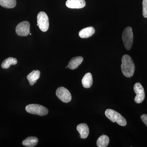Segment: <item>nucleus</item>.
I'll list each match as a JSON object with an SVG mask.
<instances>
[{"instance_id": "f03ea898", "label": "nucleus", "mask_w": 147, "mask_h": 147, "mask_svg": "<svg viewBox=\"0 0 147 147\" xmlns=\"http://www.w3.org/2000/svg\"><path fill=\"white\" fill-rule=\"evenodd\" d=\"M106 117L113 123L117 122L119 125L125 126L126 125L127 121L123 116L120 114L112 109H107L105 111Z\"/></svg>"}, {"instance_id": "f257e3e1", "label": "nucleus", "mask_w": 147, "mask_h": 147, "mask_svg": "<svg viewBox=\"0 0 147 147\" xmlns=\"http://www.w3.org/2000/svg\"><path fill=\"white\" fill-rule=\"evenodd\" d=\"M121 65L122 72L125 77L130 78L133 76L135 71V65L131 57L124 55L122 58Z\"/></svg>"}, {"instance_id": "4468645a", "label": "nucleus", "mask_w": 147, "mask_h": 147, "mask_svg": "<svg viewBox=\"0 0 147 147\" xmlns=\"http://www.w3.org/2000/svg\"><path fill=\"white\" fill-rule=\"evenodd\" d=\"M82 84L84 88H89L93 84L92 76L90 73H87L84 75L82 80Z\"/></svg>"}, {"instance_id": "ddd939ff", "label": "nucleus", "mask_w": 147, "mask_h": 147, "mask_svg": "<svg viewBox=\"0 0 147 147\" xmlns=\"http://www.w3.org/2000/svg\"><path fill=\"white\" fill-rule=\"evenodd\" d=\"M40 76V71L39 70H33L27 76L30 86H33L36 81L39 79Z\"/></svg>"}, {"instance_id": "39448f33", "label": "nucleus", "mask_w": 147, "mask_h": 147, "mask_svg": "<svg viewBox=\"0 0 147 147\" xmlns=\"http://www.w3.org/2000/svg\"><path fill=\"white\" fill-rule=\"evenodd\" d=\"M37 24L41 31H47L49 29V18L47 14L44 11H40L38 14Z\"/></svg>"}, {"instance_id": "f8f14e48", "label": "nucleus", "mask_w": 147, "mask_h": 147, "mask_svg": "<svg viewBox=\"0 0 147 147\" xmlns=\"http://www.w3.org/2000/svg\"><path fill=\"white\" fill-rule=\"evenodd\" d=\"M83 60V58L80 56L72 58L69 62L68 68L71 69H76L82 63Z\"/></svg>"}, {"instance_id": "aec40b11", "label": "nucleus", "mask_w": 147, "mask_h": 147, "mask_svg": "<svg viewBox=\"0 0 147 147\" xmlns=\"http://www.w3.org/2000/svg\"><path fill=\"white\" fill-rule=\"evenodd\" d=\"M141 119L145 125L147 127V115L144 114L141 116Z\"/></svg>"}, {"instance_id": "dca6fc26", "label": "nucleus", "mask_w": 147, "mask_h": 147, "mask_svg": "<svg viewBox=\"0 0 147 147\" xmlns=\"http://www.w3.org/2000/svg\"><path fill=\"white\" fill-rule=\"evenodd\" d=\"M110 142V139L107 135L102 134L98 139L96 144L98 147H106L108 146Z\"/></svg>"}, {"instance_id": "f3484780", "label": "nucleus", "mask_w": 147, "mask_h": 147, "mask_svg": "<svg viewBox=\"0 0 147 147\" xmlns=\"http://www.w3.org/2000/svg\"><path fill=\"white\" fill-rule=\"evenodd\" d=\"M17 60L16 58L9 57L6 59L1 64V67L3 69H8L11 65H14L17 63Z\"/></svg>"}, {"instance_id": "9d476101", "label": "nucleus", "mask_w": 147, "mask_h": 147, "mask_svg": "<svg viewBox=\"0 0 147 147\" xmlns=\"http://www.w3.org/2000/svg\"><path fill=\"white\" fill-rule=\"evenodd\" d=\"M76 129L80 134V137L82 139H86L88 136L89 129L86 124H80L77 126Z\"/></svg>"}, {"instance_id": "4be33fe9", "label": "nucleus", "mask_w": 147, "mask_h": 147, "mask_svg": "<svg viewBox=\"0 0 147 147\" xmlns=\"http://www.w3.org/2000/svg\"><path fill=\"white\" fill-rule=\"evenodd\" d=\"M29 34H30V35H31V33H30Z\"/></svg>"}, {"instance_id": "20e7f679", "label": "nucleus", "mask_w": 147, "mask_h": 147, "mask_svg": "<svg viewBox=\"0 0 147 147\" xmlns=\"http://www.w3.org/2000/svg\"><path fill=\"white\" fill-rule=\"evenodd\" d=\"M122 38L125 49L130 50L132 47L133 41V32L131 27H127L124 29Z\"/></svg>"}, {"instance_id": "412c9836", "label": "nucleus", "mask_w": 147, "mask_h": 147, "mask_svg": "<svg viewBox=\"0 0 147 147\" xmlns=\"http://www.w3.org/2000/svg\"><path fill=\"white\" fill-rule=\"evenodd\" d=\"M68 66H66V68H68Z\"/></svg>"}, {"instance_id": "9b49d317", "label": "nucleus", "mask_w": 147, "mask_h": 147, "mask_svg": "<svg viewBox=\"0 0 147 147\" xmlns=\"http://www.w3.org/2000/svg\"><path fill=\"white\" fill-rule=\"evenodd\" d=\"M94 32L95 30L93 27H87L82 29L79 32V36L81 38H88L94 34Z\"/></svg>"}, {"instance_id": "7ed1b4c3", "label": "nucleus", "mask_w": 147, "mask_h": 147, "mask_svg": "<svg viewBox=\"0 0 147 147\" xmlns=\"http://www.w3.org/2000/svg\"><path fill=\"white\" fill-rule=\"evenodd\" d=\"M26 110L30 114L40 116L46 115L48 113L47 108L38 104H30L26 106Z\"/></svg>"}, {"instance_id": "1a4fd4ad", "label": "nucleus", "mask_w": 147, "mask_h": 147, "mask_svg": "<svg viewBox=\"0 0 147 147\" xmlns=\"http://www.w3.org/2000/svg\"><path fill=\"white\" fill-rule=\"evenodd\" d=\"M85 0H67L66 5L67 7L71 9H81L86 6Z\"/></svg>"}, {"instance_id": "a211bd4d", "label": "nucleus", "mask_w": 147, "mask_h": 147, "mask_svg": "<svg viewBox=\"0 0 147 147\" xmlns=\"http://www.w3.org/2000/svg\"><path fill=\"white\" fill-rule=\"evenodd\" d=\"M16 4V0H0V5L4 8H14Z\"/></svg>"}, {"instance_id": "2eb2a0df", "label": "nucleus", "mask_w": 147, "mask_h": 147, "mask_svg": "<svg viewBox=\"0 0 147 147\" xmlns=\"http://www.w3.org/2000/svg\"><path fill=\"white\" fill-rule=\"evenodd\" d=\"M38 139L36 137H28L22 142L24 146L28 147H33L37 144Z\"/></svg>"}, {"instance_id": "423d86ee", "label": "nucleus", "mask_w": 147, "mask_h": 147, "mask_svg": "<svg viewBox=\"0 0 147 147\" xmlns=\"http://www.w3.org/2000/svg\"><path fill=\"white\" fill-rule=\"evenodd\" d=\"M56 95L60 100L65 103L70 102L71 99V93L64 87L58 88L56 91Z\"/></svg>"}, {"instance_id": "6e6552de", "label": "nucleus", "mask_w": 147, "mask_h": 147, "mask_svg": "<svg viewBox=\"0 0 147 147\" xmlns=\"http://www.w3.org/2000/svg\"><path fill=\"white\" fill-rule=\"evenodd\" d=\"M133 89L136 94L134 99V101L137 103H141L144 101L145 98V94L144 88L140 83H137L134 84Z\"/></svg>"}, {"instance_id": "6ab92c4d", "label": "nucleus", "mask_w": 147, "mask_h": 147, "mask_svg": "<svg viewBox=\"0 0 147 147\" xmlns=\"http://www.w3.org/2000/svg\"><path fill=\"white\" fill-rule=\"evenodd\" d=\"M143 15L145 18H147V0L143 1Z\"/></svg>"}, {"instance_id": "0eeeda50", "label": "nucleus", "mask_w": 147, "mask_h": 147, "mask_svg": "<svg viewBox=\"0 0 147 147\" xmlns=\"http://www.w3.org/2000/svg\"><path fill=\"white\" fill-rule=\"evenodd\" d=\"M30 24L28 21H24L19 23L16 27V32L21 36H26L30 33Z\"/></svg>"}]
</instances>
